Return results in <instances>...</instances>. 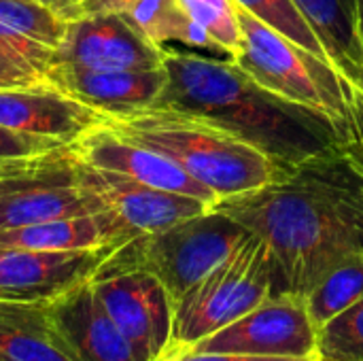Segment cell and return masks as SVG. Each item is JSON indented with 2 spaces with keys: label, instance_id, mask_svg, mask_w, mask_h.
<instances>
[{
  "label": "cell",
  "instance_id": "4fadbf2b",
  "mask_svg": "<svg viewBox=\"0 0 363 361\" xmlns=\"http://www.w3.org/2000/svg\"><path fill=\"white\" fill-rule=\"evenodd\" d=\"M70 147L81 162L94 168L125 174L155 189L191 196L211 206L219 202V198L211 189H206L194 177H189L179 164H174L172 160H168L166 155L157 153L151 147H145L132 138L117 134L104 123L85 132Z\"/></svg>",
  "mask_w": 363,
  "mask_h": 361
},
{
  "label": "cell",
  "instance_id": "30bf717a",
  "mask_svg": "<svg viewBox=\"0 0 363 361\" xmlns=\"http://www.w3.org/2000/svg\"><path fill=\"white\" fill-rule=\"evenodd\" d=\"M115 249L40 251L0 247V300L51 304L89 283Z\"/></svg>",
  "mask_w": 363,
  "mask_h": 361
},
{
  "label": "cell",
  "instance_id": "6da1fadb",
  "mask_svg": "<svg viewBox=\"0 0 363 361\" xmlns=\"http://www.w3.org/2000/svg\"><path fill=\"white\" fill-rule=\"evenodd\" d=\"M215 209L266 243L277 294L306 296L334 266L363 253V196L338 149Z\"/></svg>",
  "mask_w": 363,
  "mask_h": 361
},
{
  "label": "cell",
  "instance_id": "44dd1931",
  "mask_svg": "<svg viewBox=\"0 0 363 361\" xmlns=\"http://www.w3.org/2000/svg\"><path fill=\"white\" fill-rule=\"evenodd\" d=\"M121 15L162 49L168 43H181L194 49H217L206 30L187 15L179 0H134Z\"/></svg>",
  "mask_w": 363,
  "mask_h": 361
},
{
  "label": "cell",
  "instance_id": "1f68e13d",
  "mask_svg": "<svg viewBox=\"0 0 363 361\" xmlns=\"http://www.w3.org/2000/svg\"><path fill=\"white\" fill-rule=\"evenodd\" d=\"M355 11H357V30H359V38H362L363 47V0H355Z\"/></svg>",
  "mask_w": 363,
  "mask_h": 361
},
{
  "label": "cell",
  "instance_id": "3957f363",
  "mask_svg": "<svg viewBox=\"0 0 363 361\" xmlns=\"http://www.w3.org/2000/svg\"><path fill=\"white\" fill-rule=\"evenodd\" d=\"M102 123L166 155L219 200L249 194L283 177L264 151L200 115L149 106L108 115Z\"/></svg>",
  "mask_w": 363,
  "mask_h": 361
},
{
  "label": "cell",
  "instance_id": "8fae6325",
  "mask_svg": "<svg viewBox=\"0 0 363 361\" xmlns=\"http://www.w3.org/2000/svg\"><path fill=\"white\" fill-rule=\"evenodd\" d=\"M55 64L87 70H153L162 68L164 49L145 38L121 13L81 15L68 19Z\"/></svg>",
  "mask_w": 363,
  "mask_h": 361
},
{
  "label": "cell",
  "instance_id": "2e32d148",
  "mask_svg": "<svg viewBox=\"0 0 363 361\" xmlns=\"http://www.w3.org/2000/svg\"><path fill=\"white\" fill-rule=\"evenodd\" d=\"M49 311L77 361H143L106 313L91 281L51 302Z\"/></svg>",
  "mask_w": 363,
  "mask_h": 361
},
{
  "label": "cell",
  "instance_id": "ffe728a7",
  "mask_svg": "<svg viewBox=\"0 0 363 361\" xmlns=\"http://www.w3.org/2000/svg\"><path fill=\"white\" fill-rule=\"evenodd\" d=\"M319 36L334 68L363 91V47L355 0H291Z\"/></svg>",
  "mask_w": 363,
  "mask_h": 361
},
{
  "label": "cell",
  "instance_id": "836d02e7",
  "mask_svg": "<svg viewBox=\"0 0 363 361\" xmlns=\"http://www.w3.org/2000/svg\"><path fill=\"white\" fill-rule=\"evenodd\" d=\"M308 361H323V360H321V357L317 355V357H313V360H308Z\"/></svg>",
  "mask_w": 363,
  "mask_h": 361
},
{
  "label": "cell",
  "instance_id": "484cf974",
  "mask_svg": "<svg viewBox=\"0 0 363 361\" xmlns=\"http://www.w3.org/2000/svg\"><path fill=\"white\" fill-rule=\"evenodd\" d=\"M340 157L363 177V91L347 81V115L340 123Z\"/></svg>",
  "mask_w": 363,
  "mask_h": 361
},
{
  "label": "cell",
  "instance_id": "d4e9b609",
  "mask_svg": "<svg viewBox=\"0 0 363 361\" xmlns=\"http://www.w3.org/2000/svg\"><path fill=\"white\" fill-rule=\"evenodd\" d=\"M236 2L245 6L247 11H251L255 17L264 19L272 28L283 32L285 36H289L291 40H296L298 45H302L304 49L330 62L319 36L315 34V30L308 26V21L302 17V13L296 9L291 0H236Z\"/></svg>",
  "mask_w": 363,
  "mask_h": 361
},
{
  "label": "cell",
  "instance_id": "4316f807",
  "mask_svg": "<svg viewBox=\"0 0 363 361\" xmlns=\"http://www.w3.org/2000/svg\"><path fill=\"white\" fill-rule=\"evenodd\" d=\"M55 147H62V145L55 140H49V138L19 134V132H13V130L0 126V162L38 155V153L55 149Z\"/></svg>",
  "mask_w": 363,
  "mask_h": 361
},
{
  "label": "cell",
  "instance_id": "277c9868",
  "mask_svg": "<svg viewBox=\"0 0 363 361\" xmlns=\"http://www.w3.org/2000/svg\"><path fill=\"white\" fill-rule=\"evenodd\" d=\"M236 13L240 49L232 60L262 87L323 113L340 128L347 115V79L328 60L304 49L238 2Z\"/></svg>",
  "mask_w": 363,
  "mask_h": 361
},
{
  "label": "cell",
  "instance_id": "e0dca14e",
  "mask_svg": "<svg viewBox=\"0 0 363 361\" xmlns=\"http://www.w3.org/2000/svg\"><path fill=\"white\" fill-rule=\"evenodd\" d=\"M66 23L68 19L38 0H0V47L43 79L55 62Z\"/></svg>",
  "mask_w": 363,
  "mask_h": 361
},
{
  "label": "cell",
  "instance_id": "5bb4252c",
  "mask_svg": "<svg viewBox=\"0 0 363 361\" xmlns=\"http://www.w3.org/2000/svg\"><path fill=\"white\" fill-rule=\"evenodd\" d=\"M104 115L74 100L49 81L0 89V126L19 134L72 145Z\"/></svg>",
  "mask_w": 363,
  "mask_h": 361
},
{
  "label": "cell",
  "instance_id": "7c38bea8",
  "mask_svg": "<svg viewBox=\"0 0 363 361\" xmlns=\"http://www.w3.org/2000/svg\"><path fill=\"white\" fill-rule=\"evenodd\" d=\"M77 177L79 185L91 196H96L104 204V209L113 211L121 219V223L132 232L134 238L160 232L172 223H179L187 217H196L213 209L211 204L198 198L155 189L125 174L94 168L81 162L79 157Z\"/></svg>",
  "mask_w": 363,
  "mask_h": 361
},
{
  "label": "cell",
  "instance_id": "ac0fdd59",
  "mask_svg": "<svg viewBox=\"0 0 363 361\" xmlns=\"http://www.w3.org/2000/svg\"><path fill=\"white\" fill-rule=\"evenodd\" d=\"M130 240H134L132 232L108 209L91 215L64 217L0 232V247L40 251H83L100 247H121Z\"/></svg>",
  "mask_w": 363,
  "mask_h": 361
},
{
  "label": "cell",
  "instance_id": "603a6c76",
  "mask_svg": "<svg viewBox=\"0 0 363 361\" xmlns=\"http://www.w3.org/2000/svg\"><path fill=\"white\" fill-rule=\"evenodd\" d=\"M317 355L323 361H363V300L317 330Z\"/></svg>",
  "mask_w": 363,
  "mask_h": 361
},
{
  "label": "cell",
  "instance_id": "52a82bcc",
  "mask_svg": "<svg viewBox=\"0 0 363 361\" xmlns=\"http://www.w3.org/2000/svg\"><path fill=\"white\" fill-rule=\"evenodd\" d=\"M100 211L104 204L79 185L70 145L0 162V232Z\"/></svg>",
  "mask_w": 363,
  "mask_h": 361
},
{
  "label": "cell",
  "instance_id": "83f0119b",
  "mask_svg": "<svg viewBox=\"0 0 363 361\" xmlns=\"http://www.w3.org/2000/svg\"><path fill=\"white\" fill-rule=\"evenodd\" d=\"M317 357V355H315ZM313 357H266V355H245V353H219V351H196V349H174L166 351L157 361H308Z\"/></svg>",
  "mask_w": 363,
  "mask_h": 361
},
{
  "label": "cell",
  "instance_id": "d6986e66",
  "mask_svg": "<svg viewBox=\"0 0 363 361\" xmlns=\"http://www.w3.org/2000/svg\"><path fill=\"white\" fill-rule=\"evenodd\" d=\"M0 361H77L49 304L0 300Z\"/></svg>",
  "mask_w": 363,
  "mask_h": 361
},
{
  "label": "cell",
  "instance_id": "d6a6232c",
  "mask_svg": "<svg viewBox=\"0 0 363 361\" xmlns=\"http://www.w3.org/2000/svg\"><path fill=\"white\" fill-rule=\"evenodd\" d=\"M342 162H345V160H342ZM347 168H349V166H347ZM351 177L355 179V185H357L359 194L363 196V177H359V174H357V172H353V170H351Z\"/></svg>",
  "mask_w": 363,
  "mask_h": 361
},
{
  "label": "cell",
  "instance_id": "f1b7e54d",
  "mask_svg": "<svg viewBox=\"0 0 363 361\" xmlns=\"http://www.w3.org/2000/svg\"><path fill=\"white\" fill-rule=\"evenodd\" d=\"M47 79L30 72L26 66H21L17 60H13L2 47H0V89L4 87H23V85H36L45 83Z\"/></svg>",
  "mask_w": 363,
  "mask_h": 361
},
{
  "label": "cell",
  "instance_id": "cb8c5ba5",
  "mask_svg": "<svg viewBox=\"0 0 363 361\" xmlns=\"http://www.w3.org/2000/svg\"><path fill=\"white\" fill-rule=\"evenodd\" d=\"M187 15L206 30L217 51L234 57L240 49V26L236 0H179Z\"/></svg>",
  "mask_w": 363,
  "mask_h": 361
},
{
  "label": "cell",
  "instance_id": "4dcf8cb0",
  "mask_svg": "<svg viewBox=\"0 0 363 361\" xmlns=\"http://www.w3.org/2000/svg\"><path fill=\"white\" fill-rule=\"evenodd\" d=\"M38 2H43V4H47L49 9H53V11L60 13L64 19H70L72 13H74V9H77V4H79L81 0H38Z\"/></svg>",
  "mask_w": 363,
  "mask_h": 361
},
{
  "label": "cell",
  "instance_id": "ba28073f",
  "mask_svg": "<svg viewBox=\"0 0 363 361\" xmlns=\"http://www.w3.org/2000/svg\"><path fill=\"white\" fill-rule=\"evenodd\" d=\"M187 349L266 357H315L317 326L304 296L281 291Z\"/></svg>",
  "mask_w": 363,
  "mask_h": 361
},
{
  "label": "cell",
  "instance_id": "7402d4cb",
  "mask_svg": "<svg viewBox=\"0 0 363 361\" xmlns=\"http://www.w3.org/2000/svg\"><path fill=\"white\" fill-rule=\"evenodd\" d=\"M304 298L317 330L363 300V253L334 266Z\"/></svg>",
  "mask_w": 363,
  "mask_h": 361
},
{
  "label": "cell",
  "instance_id": "7a4b0ae2",
  "mask_svg": "<svg viewBox=\"0 0 363 361\" xmlns=\"http://www.w3.org/2000/svg\"><path fill=\"white\" fill-rule=\"evenodd\" d=\"M166 85L153 106L200 115L264 151L281 170L334 153L338 126L253 81L232 57L215 60L164 47Z\"/></svg>",
  "mask_w": 363,
  "mask_h": 361
},
{
  "label": "cell",
  "instance_id": "f546056e",
  "mask_svg": "<svg viewBox=\"0 0 363 361\" xmlns=\"http://www.w3.org/2000/svg\"><path fill=\"white\" fill-rule=\"evenodd\" d=\"M134 0H81L72 17L81 15H100V13H123ZM70 17V19H72Z\"/></svg>",
  "mask_w": 363,
  "mask_h": 361
},
{
  "label": "cell",
  "instance_id": "8992f818",
  "mask_svg": "<svg viewBox=\"0 0 363 361\" xmlns=\"http://www.w3.org/2000/svg\"><path fill=\"white\" fill-rule=\"evenodd\" d=\"M272 294L277 287L270 251L249 232L217 268L174 302L168 351L187 349L223 330Z\"/></svg>",
  "mask_w": 363,
  "mask_h": 361
},
{
  "label": "cell",
  "instance_id": "9c48e42d",
  "mask_svg": "<svg viewBox=\"0 0 363 361\" xmlns=\"http://www.w3.org/2000/svg\"><path fill=\"white\" fill-rule=\"evenodd\" d=\"M91 285L140 360L157 361L168 351L174 302L160 279L136 268H100Z\"/></svg>",
  "mask_w": 363,
  "mask_h": 361
},
{
  "label": "cell",
  "instance_id": "5b68a950",
  "mask_svg": "<svg viewBox=\"0 0 363 361\" xmlns=\"http://www.w3.org/2000/svg\"><path fill=\"white\" fill-rule=\"evenodd\" d=\"M247 236L249 232L236 219L213 206L206 213L117 247L102 268L151 272L177 302Z\"/></svg>",
  "mask_w": 363,
  "mask_h": 361
},
{
  "label": "cell",
  "instance_id": "9a60e30c",
  "mask_svg": "<svg viewBox=\"0 0 363 361\" xmlns=\"http://www.w3.org/2000/svg\"><path fill=\"white\" fill-rule=\"evenodd\" d=\"M166 79L164 66L153 70H87L70 64H55L47 72L51 85L104 117L153 106Z\"/></svg>",
  "mask_w": 363,
  "mask_h": 361
}]
</instances>
